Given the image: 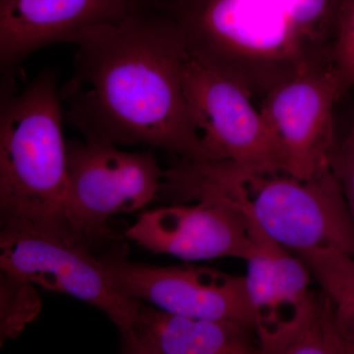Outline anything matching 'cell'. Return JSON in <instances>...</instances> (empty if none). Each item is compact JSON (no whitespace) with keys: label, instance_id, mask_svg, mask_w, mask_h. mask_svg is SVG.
<instances>
[{"label":"cell","instance_id":"obj_1","mask_svg":"<svg viewBox=\"0 0 354 354\" xmlns=\"http://www.w3.org/2000/svg\"><path fill=\"white\" fill-rule=\"evenodd\" d=\"M77 46L73 74L59 94L65 120L84 140L206 160L184 92L187 44L164 7L151 0Z\"/></svg>","mask_w":354,"mask_h":354},{"label":"cell","instance_id":"obj_2","mask_svg":"<svg viewBox=\"0 0 354 354\" xmlns=\"http://www.w3.org/2000/svg\"><path fill=\"white\" fill-rule=\"evenodd\" d=\"M348 0H158L188 53L262 99L310 70L333 68Z\"/></svg>","mask_w":354,"mask_h":354},{"label":"cell","instance_id":"obj_3","mask_svg":"<svg viewBox=\"0 0 354 354\" xmlns=\"http://www.w3.org/2000/svg\"><path fill=\"white\" fill-rule=\"evenodd\" d=\"M205 197L232 205L291 252L337 249L354 256V223L330 167L309 179L230 160L176 158L165 169L158 199Z\"/></svg>","mask_w":354,"mask_h":354},{"label":"cell","instance_id":"obj_4","mask_svg":"<svg viewBox=\"0 0 354 354\" xmlns=\"http://www.w3.org/2000/svg\"><path fill=\"white\" fill-rule=\"evenodd\" d=\"M0 106V216L64 225L68 180L57 73L44 69L20 92L4 76Z\"/></svg>","mask_w":354,"mask_h":354},{"label":"cell","instance_id":"obj_5","mask_svg":"<svg viewBox=\"0 0 354 354\" xmlns=\"http://www.w3.org/2000/svg\"><path fill=\"white\" fill-rule=\"evenodd\" d=\"M92 249L62 223L1 221L0 270L101 310L123 337L140 301L113 285Z\"/></svg>","mask_w":354,"mask_h":354},{"label":"cell","instance_id":"obj_6","mask_svg":"<svg viewBox=\"0 0 354 354\" xmlns=\"http://www.w3.org/2000/svg\"><path fill=\"white\" fill-rule=\"evenodd\" d=\"M67 155L64 223L91 248L108 241L106 225L113 216L134 213L158 199L165 169L152 153L84 140L67 142Z\"/></svg>","mask_w":354,"mask_h":354},{"label":"cell","instance_id":"obj_7","mask_svg":"<svg viewBox=\"0 0 354 354\" xmlns=\"http://www.w3.org/2000/svg\"><path fill=\"white\" fill-rule=\"evenodd\" d=\"M183 86L206 160L285 171L278 142L254 106L252 95L241 84L188 53Z\"/></svg>","mask_w":354,"mask_h":354},{"label":"cell","instance_id":"obj_8","mask_svg":"<svg viewBox=\"0 0 354 354\" xmlns=\"http://www.w3.org/2000/svg\"><path fill=\"white\" fill-rule=\"evenodd\" d=\"M99 257L113 285L127 297L165 311L256 330L245 277L203 266L142 264L128 260L121 249Z\"/></svg>","mask_w":354,"mask_h":354},{"label":"cell","instance_id":"obj_9","mask_svg":"<svg viewBox=\"0 0 354 354\" xmlns=\"http://www.w3.org/2000/svg\"><path fill=\"white\" fill-rule=\"evenodd\" d=\"M341 97L333 68H321L279 84L261 99L286 172L309 179L330 167L337 139L333 113Z\"/></svg>","mask_w":354,"mask_h":354},{"label":"cell","instance_id":"obj_10","mask_svg":"<svg viewBox=\"0 0 354 354\" xmlns=\"http://www.w3.org/2000/svg\"><path fill=\"white\" fill-rule=\"evenodd\" d=\"M125 236L150 252L184 261L221 257L247 261L257 250L246 216L215 197L144 212Z\"/></svg>","mask_w":354,"mask_h":354},{"label":"cell","instance_id":"obj_11","mask_svg":"<svg viewBox=\"0 0 354 354\" xmlns=\"http://www.w3.org/2000/svg\"><path fill=\"white\" fill-rule=\"evenodd\" d=\"M151 0H0V66L14 71L50 44H78L102 26L118 22Z\"/></svg>","mask_w":354,"mask_h":354},{"label":"cell","instance_id":"obj_12","mask_svg":"<svg viewBox=\"0 0 354 354\" xmlns=\"http://www.w3.org/2000/svg\"><path fill=\"white\" fill-rule=\"evenodd\" d=\"M128 354L260 353L255 328L165 311L140 301L134 320L121 337Z\"/></svg>","mask_w":354,"mask_h":354},{"label":"cell","instance_id":"obj_13","mask_svg":"<svg viewBox=\"0 0 354 354\" xmlns=\"http://www.w3.org/2000/svg\"><path fill=\"white\" fill-rule=\"evenodd\" d=\"M257 337L260 353L353 354L334 306L321 288L310 290L290 318Z\"/></svg>","mask_w":354,"mask_h":354},{"label":"cell","instance_id":"obj_14","mask_svg":"<svg viewBox=\"0 0 354 354\" xmlns=\"http://www.w3.org/2000/svg\"><path fill=\"white\" fill-rule=\"evenodd\" d=\"M295 254L307 265L313 279L330 298L342 334L354 354V256L337 249Z\"/></svg>","mask_w":354,"mask_h":354},{"label":"cell","instance_id":"obj_15","mask_svg":"<svg viewBox=\"0 0 354 354\" xmlns=\"http://www.w3.org/2000/svg\"><path fill=\"white\" fill-rule=\"evenodd\" d=\"M41 299L36 285L0 270V346L19 337L38 318Z\"/></svg>","mask_w":354,"mask_h":354},{"label":"cell","instance_id":"obj_16","mask_svg":"<svg viewBox=\"0 0 354 354\" xmlns=\"http://www.w3.org/2000/svg\"><path fill=\"white\" fill-rule=\"evenodd\" d=\"M333 71L344 97L354 86V0H348L342 13L333 53Z\"/></svg>","mask_w":354,"mask_h":354},{"label":"cell","instance_id":"obj_17","mask_svg":"<svg viewBox=\"0 0 354 354\" xmlns=\"http://www.w3.org/2000/svg\"><path fill=\"white\" fill-rule=\"evenodd\" d=\"M330 167L341 185L354 223V120L346 135L337 139L330 155Z\"/></svg>","mask_w":354,"mask_h":354}]
</instances>
